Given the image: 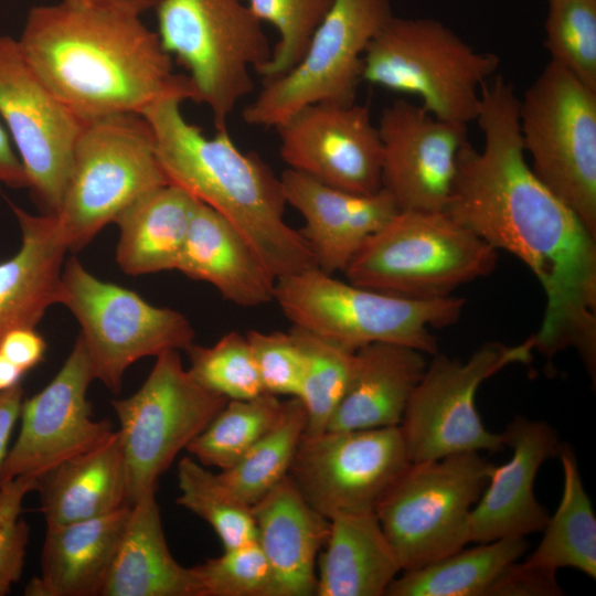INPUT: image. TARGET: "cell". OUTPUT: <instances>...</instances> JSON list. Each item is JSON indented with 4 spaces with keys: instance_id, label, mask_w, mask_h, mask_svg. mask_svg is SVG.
<instances>
[{
    "instance_id": "4dcf8cb0",
    "label": "cell",
    "mask_w": 596,
    "mask_h": 596,
    "mask_svg": "<svg viewBox=\"0 0 596 596\" xmlns=\"http://www.w3.org/2000/svg\"><path fill=\"white\" fill-rule=\"evenodd\" d=\"M563 491L557 509L549 517L536 549L524 560L534 566L557 572L575 568L596 577V518L585 490L577 459L572 448L558 450Z\"/></svg>"
},
{
    "instance_id": "d4e9b609",
    "label": "cell",
    "mask_w": 596,
    "mask_h": 596,
    "mask_svg": "<svg viewBox=\"0 0 596 596\" xmlns=\"http://www.w3.org/2000/svg\"><path fill=\"white\" fill-rule=\"evenodd\" d=\"M426 353L376 342L358 349L345 392L327 429L400 426L426 366Z\"/></svg>"
},
{
    "instance_id": "e0dca14e",
    "label": "cell",
    "mask_w": 596,
    "mask_h": 596,
    "mask_svg": "<svg viewBox=\"0 0 596 596\" xmlns=\"http://www.w3.org/2000/svg\"><path fill=\"white\" fill-rule=\"evenodd\" d=\"M93 381L86 350L77 337L51 382L23 401L20 432L2 465L0 482L24 475L40 479L113 435L108 421L93 418L87 398Z\"/></svg>"
},
{
    "instance_id": "7dc6e473",
    "label": "cell",
    "mask_w": 596,
    "mask_h": 596,
    "mask_svg": "<svg viewBox=\"0 0 596 596\" xmlns=\"http://www.w3.org/2000/svg\"><path fill=\"white\" fill-rule=\"evenodd\" d=\"M73 3L113 10L121 13L140 17L143 12L152 10L160 0H66Z\"/></svg>"
},
{
    "instance_id": "277c9868",
    "label": "cell",
    "mask_w": 596,
    "mask_h": 596,
    "mask_svg": "<svg viewBox=\"0 0 596 596\" xmlns=\"http://www.w3.org/2000/svg\"><path fill=\"white\" fill-rule=\"evenodd\" d=\"M274 300L294 327L351 351L371 343L438 352L430 328L455 323L465 300L414 299L337 279L317 266L277 278Z\"/></svg>"
},
{
    "instance_id": "ab89813d",
    "label": "cell",
    "mask_w": 596,
    "mask_h": 596,
    "mask_svg": "<svg viewBox=\"0 0 596 596\" xmlns=\"http://www.w3.org/2000/svg\"><path fill=\"white\" fill-rule=\"evenodd\" d=\"M199 596H275L270 566L257 541L192 566Z\"/></svg>"
},
{
    "instance_id": "9a60e30c",
    "label": "cell",
    "mask_w": 596,
    "mask_h": 596,
    "mask_svg": "<svg viewBox=\"0 0 596 596\" xmlns=\"http://www.w3.org/2000/svg\"><path fill=\"white\" fill-rule=\"evenodd\" d=\"M400 426L304 434L288 476L326 518L375 511L409 466Z\"/></svg>"
},
{
    "instance_id": "8fae6325",
    "label": "cell",
    "mask_w": 596,
    "mask_h": 596,
    "mask_svg": "<svg viewBox=\"0 0 596 596\" xmlns=\"http://www.w3.org/2000/svg\"><path fill=\"white\" fill-rule=\"evenodd\" d=\"M57 304L81 326L78 338L94 380L113 393L120 392L124 374L135 362L167 351H187L194 343L193 327L184 315L97 278L76 257L63 266Z\"/></svg>"
},
{
    "instance_id": "83f0119b",
    "label": "cell",
    "mask_w": 596,
    "mask_h": 596,
    "mask_svg": "<svg viewBox=\"0 0 596 596\" xmlns=\"http://www.w3.org/2000/svg\"><path fill=\"white\" fill-rule=\"evenodd\" d=\"M317 562L316 596H382L402 572L375 511L341 512Z\"/></svg>"
},
{
    "instance_id": "8992f818",
    "label": "cell",
    "mask_w": 596,
    "mask_h": 596,
    "mask_svg": "<svg viewBox=\"0 0 596 596\" xmlns=\"http://www.w3.org/2000/svg\"><path fill=\"white\" fill-rule=\"evenodd\" d=\"M141 114L84 120L56 217L68 251L86 246L132 203L168 184Z\"/></svg>"
},
{
    "instance_id": "ba28073f",
    "label": "cell",
    "mask_w": 596,
    "mask_h": 596,
    "mask_svg": "<svg viewBox=\"0 0 596 596\" xmlns=\"http://www.w3.org/2000/svg\"><path fill=\"white\" fill-rule=\"evenodd\" d=\"M162 49L187 70L216 130L253 91L252 70L272 56L263 23L242 0H160L155 8Z\"/></svg>"
},
{
    "instance_id": "8d00e7d4",
    "label": "cell",
    "mask_w": 596,
    "mask_h": 596,
    "mask_svg": "<svg viewBox=\"0 0 596 596\" xmlns=\"http://www.w3.org/2000/svg\"><path fill=\"white\" fill-rule=\"evenodd\" d=\"M544 30L551 61L596 91V0H547Z\"/></svg>"
},
{
    "instance_id": "c3c4849f",
    "label": "cell",
    "mask_w": 596,
    "mask_h": 596,
    "mask_svg": "<svg viewBox=\"0 0 596 596\" xmlns=\"http://www.w3.org/2000/svg\"><path fill=\"white\" fill-rule=\"evenodd\" d=\"M24 372L0 352V391L21 383Z\"/></svg>"
},
{
    "instance_id": "7c38bea8",
    "label": "cell",
    "mask_w": 596,
    "mask_h": 596,
    "mask_svg": "<svg viewBox=\"0 0 596 596\" xmlns=\"http://www.w3.org/2000/svg\"><path fill=\"white\" fill-rule=\"evenodd\" d=\"M533 350L532 336L514 345L487 342L465 361L435 353L400 424L411 462L504 449V434L483 426L476 407L477 391L507 366L528 363Z\"/></svg>"
},
{
    "instance_id": "bcb514c9",
    "label": "cell",
    "mask_w": 596,
    "mask_h": 596,
    "mask_svg": "<svg viewBox=\"0 0 596 596\" xmlns=\"http://www.w3.org/2000/svg\"><path fill=\"white\" fill-rule=\"evenodd\" d=\"M0 185L28 188V178L4 126L0 123Z\"/></svg>"
},
{
    "instance_id": "ac0fdd59",
    "label": "cell",
    "mask_w": 596,
    "mask_h": 596,
    "mask_svg": "<svg viewBox=\"0 0 596 596\" xmlns=\"http://www.w3.org/2000/svg\"><path fill=\"white\" fill-rule=\"evenodd\" d=\"M276 129L288 169L352 193L382 188V142L366 106L308 105Z\"/></svg>"
},
{
    "instance_id": "e575fe53",
    "label": "cell",
    "mask_w": 596,
    "mask_h": 596,
    "mask_svg": "<svg viewBox=\"0 0 596 596\" xmlns=\"http://www.w3.org/2000/svg\"><path fill=\"white\" fill-rule=\"evenodd\" d=\"M177 477V504L209 523L224 550L256 541L252 507L236 498L217 473L187 456L178 462Z\"/></svg>"
},
{
    "instance_id": "d590c367",
    "label": "cell",
    "mask_w": 596,
    "mask_h": 596,
    "mask_svg": "<svg viewBox=\"0 0 596 596\" xmlns=\"http://www.w3.org/2000/svg\"><path fill=\"white\" fill-rule=\"evenodd\" d=\"M290 331L304 359L302 382L298 398L307 413L305 434L316 435L327 429L345 392L355 351L298 327L292 326Z\"/></svg>"
},
{
    "instance_id": "3957f363",
    "label": "cell",
    "mask_w": 596,
    "mask_h": 596,
    "mask_svg": "<svg viewBox=\"0 0 596 596\" xmlns=\"http://www.w3.org/2000/svg\"><path fill=\"white\" fill-rule=\"evenodd\" d=\"M179 98H163L141 114L169 183L230 222L277 278L316 266L300 231L285 221L281 183L255 153L243 152L227 129L212 137L189 123Z\"/></svg>"
},
{
    "instance_id": "f546056e",
    "label": "cell",
    "mask_w": 596,
    "mask_h": 596,
    "mask_svg": "<svg viewBox=\"0 0 596 596\" xmlns=\"http://www.w3.org/2000/svg\"><path fill=\"white\" fill-rule=\"evenodd\" d=\"M198 202L168 183L127 207L115 221L123 272L138 276L175 269Z\"/></svg>"
},
{
    "instance_id": "f1b7e54d",
    "label": "cell",
    "mask_w": 596,
    "mask_h": 596,
    "mask_svg": "<svg viewBox=\"0 0 596 596\" xmlns=\"http://www.w3.org/2000/svg\"><path fill=\"white\" fill-rule=\"evenodd\" d=\"M36 491L46 528L102 517L130 505L117 430L102 445L42 476Z\"/></svg>"
},
{
    "instance_id": "4fadbf2b",
    "label": "cell",
    "mask_w": 596,
    "mask_h": 596,
    "mask_svg": "<svg viewBox=\"0 0 596 596\" xmlns=\"http://www.w3.org/2000/svg\"><path fill=\"white\" fill-rule=\"evenodd\" d=\"M392 17L390 0H334L301 58L286 73L263 81L243 120L277 128L308 105L355 103L366 47Z\"/></svg>"
},
{
    "instance_id": "60d3db41",
    "label": "cell",
    "mask_w": 596,
    "mask_h": 596,
    "mask_svg": "<svg viewBox=\"0 0 596 596\" xmlns=\"http://www.w3.org/2000/svg\"><path fill=\"white\" fill-rule=\"evenodd\" d=\"M38 485L39 478L29 475L0 482V596L8 595L22 576L30 536L22 503Z\"/></svg>"
},
{
    "instance_id": "9c48e42d",
    "label": "cell",
    "mask_w": 596,
    "mask_h": 596,
    "mask_svg": "<svg viewBox=\"0 0 596 596\" xmlns=\"http://www.w3.org/2000/svg\"><path fill=\"white\" fill-rule=\"evenodd\" d=\"M493 467L477 451L409 464L375 509L402 571L470 543V513Z\"/></svg>"
},
{
    "instance_id": "f6af8a7d",
    "label": "cell",
    "mask_w": 596,
    "mask_h": 596,
    "mask_svg": "<svg viewBox=\"0 0 596 596\" xmlns=\"http://www.w3.org/2000/svg\"><path fill=\"white\" fill-rule=\"evenodd\" d=\"M24 401L22 384L0 391V471L9 451V440L20 418Z\"/></svg>"
},
{
    "instance_id": "30bf717a",
    "label": "cell",
    "mask_w": 596,
    "mask_h": 596,
    "mask_svg": "<svg viewBox=\"0 0 596 596\" xmlns=\"http://www.w3.org/2000/svg\"><path fill=\"white\" fill-rule=\"evenodd\" d=\"M535 175L596 236V91L550 61L519 102Z\"/></svg>"
},
{
    "instance_id": "ffe728a7",
    "label": "cell",
    "mask_w": 596,
    "mask_h": 596,
    "mask_svg": "<svg viewBox=\"0 0 596 596\" xmlns=\"http://www.w3.org/2000/svg\"><path fill=\"white\" fill-rule=\"evenodd\" d=\"M503 434L512 455L492 468L471 510L469 539L473 543L525 538L542 531L550 517L535 498L534 480L543 462L558 454L557 432L544 421L517 416Z\"/></svg>"
},
{
    "instance_id": "5bb4252c",
    "label": "cell",
    "mask_w": 596,
    "mask_h": 596,
    "mask_svg": "<svg viewBox=\"0 0 596 596\" xmlns=\"http://www.w3.org/2000/svg\"><path fill=\"white\" fill-rule=\"evenodd\" d=\"M227 401L199 384L174 350L156 356L150 373L132 395L111 401L119 422L130 505L145 491L158 488L160 476Z\"/></svg>"
},
{
    "instance_id": "f35d334b",
    "label": "cell",
    "mask_w": 596,
    "mask_h": 596,
    "mask_svg": "<svg viewBox=\"0 0 596 596\" xmlns=\"http://www.w3.org/2000/svg\"><path fill=\"white\" fill-rule=\"evenodd\" d=\"M334 0H248V7L263 23L272 24L278 41L270 58L256 73L263 81L289 71L304 55L317 26Z\"/></svg>"
},
{
    "instance_id": "7402d4cb",
    "label": "cell",
    "mask_w": 596,
    "mask_h": 596,
    "mask_svg": "<svg viewBox=\"0 0 596 596\" xmlns=\"http://www.w3.org/2000/svg\"><path fill=\"white\" fill-rule=\"evenodd\" d=\"M252 512L275 596L316 595L317 562L330 520L307 502L289 476L252 505Z\"/></svg>"
},
{
    "instance_id": "1f68e13d",
    "label": "cell",
    "mask_w": 596,
    "mask_h": 596,
    "mask_svg": "<svg viewBox=\"0 0 596 596\" xmlns=\"http://www.w3.org/2000/svg\"><path fill=\"white\" fill-rule=\"evenodd\" d=\"M524 536L503 538L461 549L423 567L402 571L386 596H485L488 587L528 551Z\"/></svg>"
},
{
    "instance_id": "484cf974",
    "label": "cell",
    "mask_w": 596,
    "mask_h": 596,
    "mask_svg": "<svg viewBox=\"0 0 596 596\" xmlns=\"http://www.w3.org/2000/svg\"><path fill=\"white\" fill-rule=\"evenodd\" d=\"M130 505L102 517L46 528L40 575L25 596H100Z\"/></svg>"
},
{
    "instance_id": "d6a6232c",
    "label": "cell",
    "mask_w": 596,
    "mask_h": 596,
    "mask_svg": "<svg viewBox=\"0 0 596 596\" xmlns=\"http://www.w3.org/2000/svg\"><path fill=\"white\" fill-rule=\"evenodd\" d=\"M306 426L302 402L289 397L276 425L235 465L217 472L219 478L236 498L254 505L288 476Z\"/></svg>"
},
{
    "instance_id": "836d02e7",
    "label": "cell",
    "mask_w": 596,
    "mask_h": 596,
    "mask_svg": "<svg viewBox=\"0 0 596 596\" xmlns=\"http://www.w3.org/2000/svg\"><path fill=\"white\" fill-rule=\"evenodd\" d=\"M283 408L269 393L230 400L185 450L207 468L228 469L276 425Z\"/></svg>"
},
{
    "instance_id": "b9f144b4",
    "label": "cell",
    "mask_w": 596,
    "mask_h": 596,
    "mask_svg": "<svg viewBox=\"0 0 596 596\" xmlns=\"http://www.w3.org/2000/svg\"><path fill=\"white\" fill-rule=\"evenodd\" d=\"M246 337L265 393L298 397L301 390L304 359L291 331L251 330Z\"/></svg>"
},
{
    "instance_id": "2e32d148",
    "label": "cell",
    "mask_w": 596,
    "mask_h": 596,
    "mask_svg": "<svg viewBox=\"0 0 596 596\" xmlns=\"http://www.w3.org/2000/svg\"><path fill=\"white\" fill-rule=\"evenodd\" d=\"M0 117L42 214H56L84 120L71 111L24 60L17 39L0 35Z\"/></svg>"
},
{
    "instance_id": "d6986e66",
    "label": "cell",
    "mask_w": 596,
    "mask_h": 596,
    "mask_svg": "<svg viewBox=\"0 0 596 596\" xmlns=\"http://www.w3.org/2000/svg\"><path fill=\"white\" fill-rule=\"evenodd\" d=\"M382 188L400 211H445L467 126L394 100L381 114Z\"/></svg>"
},
{
    "instance_id": "cb8c5ba5",
    "label": "cell",
    "mask_w": 596,
    "mask_h": 596,
    "mask_svg": "<svg viewBox=\"0 0 596 596\" xmlns=\"http://www.w3.org/2000/svg\"><path fill=\"white\" fill-rule=\"evenodd\" d=\"M21 231V246L0 262V341L18 328H35L57 304L63 263L68 251L54 214L35 215L11 205Z\"/></svg>"
},
{
    "instance_id": "4316f807",
    "label": "cell",
    "mask_w": 596,
    "mask_h": 596,
    "mask_svg": "<svg viewBox=\"0 0 596 596\" xmlns=\"http://www.w3.org/2000/svg\"><path fill=\"white\" fill-rule=\"evenodd\" d=\"M100 596H199L192 568L178 563L167 544L157 489L130 505Z\"/></svg>"
},
{
    "instance_id": "603a6c76",
    "label": "cell",
    "mask_w": 596,
    "mask_h": 596,
    "mask_svg": "<svg viewBox=\"0 0 596 596\" xmlns=\"http://www.w3.org/2000/svg\"><path fill=\"white\" fill-rule=\"evenodd\" d=\"M175 270L214 286L241 307L274 300L276 277L248 241L223 216L198 202Z\"/></svg>"
},
{
    "instance_id": "7bdbcfd3",
    "label": "cell",
    "mask_w": 596,
    "mask_h": 596,
    "mask_svg": "<svg viewBox=\"0 0 596 596\" xmlns=\"http://www.w3.org/2000/svg\"><path fill=\"white\" fill-rule=\"evenodd\" d=\"M561 588L556 572L528 562L509 564L488 587L485 596H558Z\"/></svg>"
},
{
    "instance_id": "6da1fadb",
    "label": "cell",
    "mask_w": 596,
    "mask_h": 596,
    "mask_svg": "<svg viewBox=\"0 0 596 596\" xmlns=\"http://www.w3.org/2000/svg\"><path fill=\"white\" fill-rule=\"evenodd\" d=\"M519 102L500 74L481 85L483 146L461 148L445 212L531 269L546 299L534 349L552 358L574 348L595 381L596 236L528 163Z\"/></svg>"
},
{
    "instance_id": "5b68a950",
    "label": "cell",
    "mask_w": 596,
    "mask_h": 596,
    "mask_svg": "<svg viewBox=\"0 0 596 596\" xmlns=\"http://www.w3.org/2000/svg\"><path fill=\"white\" fill-rule=\"evenodd\" d=\"M498 251L445 211H398L343 273L355 285L414 299L451 296L490 274Z\"/></svg>"
},
{
    "instance_id": "52a82bcc",
    "label": "cell",
    "mask_w": 596,
    "mask_h": 596,
    "mask_svg": "<svg viewBox=\"0 0 596 596\" xmlns=\"http://www.w3.org/2000/svg\"><path fill=\"white\" fill-rule=\"evenodd\" d=\"M499 64L498 55L477 52L435 19L393 15L366 47L362 79L417 96L437 118L467 126Z\"/></svg>"
},
{
    "instance_id": "7a4b0ae2",
    "label": "cell",
    "mask_w": 596,
    "mask_h": 596,
    "mask_svg": "<svg viewBox=\"0 0 596 596\" xmlns=\"http://www.w3.org/2000/svg\"><path fill=\"white\" fill-rule=\"evenodd\" d=\"M19 49L45 86L78 118L142 114L163 98L199 103L173 71L157 32L138 15L62 0L33 7Z\"/></svg>"
},
{
    "instance_id": "44dd1931",
    "label": "cell",
    "mask_w": 596,
    "mask_h": 596,
    "mask_svg": "<svg viewBox=\"0 0 596 596\" xmlns=\"http://www.w3.org/2000/svg\"><path fill=\"white\" fill-rule=\"evenodd\" d=\"M279 179L286 204L304 219L300 233L315 264L327 274L343 272L366 240L400 211L383 188L352 193L291 169Z\"/></svg>"
},
{
    "instance_id": "ee69618b",
    "label": "cell",
    "mask_w": 596,
    "mask_h": 596,
    "mask_svg": "<svg viewBox=\"0 0 596 596\" xmlns=\"http://www.w3.org/2000/svg\"><path fill=\"white\" fill-rule=\"evenodd\" d=\"M45 351V340L34 328L14 329L0 341V352L24 373L43 360Z\"/></svg>"
},
{
    "instance_id": "74e56055",
    "label": "cell",
    "mask_w": 596,
    "mask_h": 596,
    "mask_svg": "<svg viewBox=\"0 0 596 596\" xmlns=\"http://www.w3.org/2000/svg\"><path fill=\"white\" fill-rule=\"evenodd\" d=\"M192 377L206 390L230 400L265 393L246 334L231 331L210 347L187 351Z\"/></svg>"
}]
</instances>
